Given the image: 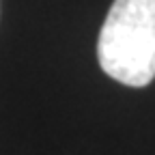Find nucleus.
Returning <instances> with one entry per match:
<instances>
[{
    "label": "nucleus",
    "mask_w": 155,
    "mask_h": 155,
    "mask_svg": "<svg viewBox=\"0 0 155 155\" xmlns=\"http://www.w3.org/2000/svg\"><path fill=\"white\" fill-rule=\"evenodd\" d=\"M104 73L125 86L155 78V0H114L97 41Z\"/></svg>",
    "instance_id": "1"
}]
</instances>
